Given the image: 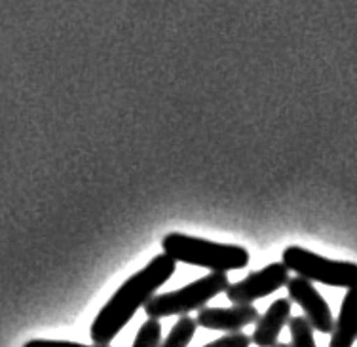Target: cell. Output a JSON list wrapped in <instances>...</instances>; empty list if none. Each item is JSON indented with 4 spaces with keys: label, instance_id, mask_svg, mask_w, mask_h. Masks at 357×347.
Returning a JSON list of instances; mask_svg holds the SVG:
<instances>
[{
    "label": "cell",
    "instance_id": "obj_9",
    "mask_svg": "<svg viewBox=\"0 0 357 347\" xmlns=\"http://www.w3.org/2000/svg\"><path fill=\"white\" fill-rule=\"evenodd\" d=\"M357 340V286L350 288L342 300L340 314L331 332L329 347H351Z\"/></svg>",
    "mask_w": 357,
    "mask_h": 347
},
{
    "label": "cell",
    "instance_id": "obj_2",
    "mask_svg": "<svg viewBox=\"0 0 357 347\" xmlns=\"http://www.w3.org/2000/svg\"><path fill=\"white\" fill-rule=\"evenodd\" d=\"M164 254L175 262L206 268L211 273H227L232 270H243L249 264V251L241 245L215 243L209 239L194 238L186 233H167L162 239Z\"/></svg>",
    "mask_w": 357,
    "mask_h": 347
},
{
    "label": "cell",
    "instance_id": "obj_12",
    "mask_svg": "<svg viewBox=\"0 0 357 347\" xmlns=\"http://www.w3.org/2000/svg\"><path fill=\"white\" fill-rule=\"evenodd\" d=\"M160 340H162V325H160V321L149 319L141 325L131 347H160Z\"/></svg>",
    "mask_w": 357,
    "mask_h": 347
},
{
    "label": "cell",
    "instance_id": "obj_8",
    "mask_svg": "<svg viewBox=\"0 0 357 347\" xmlns=\"http://www.w3.org/2000/svg\"><path fill=\"white\" fill-rule=\"evenodd\" d=\"M289 319H291V300H275L266 309V314L257 321L255 332L251 334V341L259 347H274L282 328L289 325Z\"/></svg>",
    "mask_w": 357,
    "mask_h": 347
},
{
    "label": "cell",
    "instance_id": "obj_14",
    "mask_svg": "<svg viewBox=\"0 0 357 347\" xmlns=\"http://www.w3.org/2000/svg\"><path fill=\"white\" fill-rule=\"evenodd\" d=\"M23 347H110V346H84V344H76V341H65V340H29Z\"/></svg>",
    "mask_w": 357,
    "mask_h": 347
},
{
    "label": "cell",
    "instance_id": "obj_10",
    "mask_svg": "<svg viewBox=\"0 0 357 347\" xmlns=\"http://www.w3.org/2000/svg\"><path fill=\"white\" fill-rule=\"evenodd\" d=\"M196 328H198L196 319L188 317V315H183L173 325L172 332L167 334V338L164 340V344H160V347H188L194 334H196Z\"/></svg>",
    "mask_w": 357,
    "mask_h": 347
},
{
    "label": "cell",
    "instance_id": "obj_4",
    "mask_svg": "<svg viewBox=\"0 0 357 347\" xmlns=\"http://www.w3.org/2000/svg\"><path fill=\"white\" fill-rule=\"evenodd\" d=\"M282 262L289 272H295L303 279L348 291L357 286V264L354 262L325 259L301 245L287 247L282 252Z\"/></svg>",
    "mask_w": 357,
    "mask_h": 347
},
{
    "label": "cell",
    "instance_id": "obj_1",
    "mask_svg": "<svg viewBox=\"0 0 357 347\" xmlns=\"http://www.w3.org/2000/svg\"><path fill=\"white\" fill-rule=\"evenodd\" d=\"M175 260L167 254H158L144 265L143 270L133 273L97 314L89 336L96 346H109L118 332L128 325L131 317L137 314L139 307L146 306V302L156 294L160 286L172 279L175 273Z\"/></svg>",
    "mask_w": 357,
    "mask_h": 347
},
{
    "label": "cell",
    "instance_id": "obj_11",
    "mask_svg": "<svg viewBox=\"0 0 357 347\" xmlns=\"http://www.w3.org/2000/svg\"><path fill=\"white\" fill-rule=\"evenodd\" d=\"M289 330H291V347H317L314 340V328L306 317H291Z\"/></svg>",
    "mask_w": 357,
    "mask_h": 347
},
{
    "label": "cell",
    "instance_id": "obj_6",
    "mask_svg": "<svg viewBox=\"0 0 357 347\" xmlns=\"http://www.w3.org/2000/svg\"><path fill=\"white\" fill-rule=\"evenodd\" d=\"M289 300L296 302L303 307L304 317L308 319L314 330L321 334H331L335 328V319L331 314L329 304L325 302L321 294L317 293L312 281L303 279V277H291L287 283Z\"/></svg>",
    "mask_w": 357,
    "mask_h": 347
},
{
    "label": "cell",
    "instance_id": "obj_13",
    "mask_svg": "<svg viewBox=\"0 0 357 347\" xmlns=\"http://www.w3.org/2000/svg\"><path fill=\"white\" fill-rule=\"evenodd\" d=\"M251 346V336L243 332H236V334H227L222 336L219 340L211 341L204 347H249Z\"/></svg>",
    "mask_w": 357,
    "mask_h": 347
},
{
    "label": "cell",
    "instance_id": "obj_15",
    "mask_svg": "<svg viewBox=\"0 0 357 347\" xmlns=\"http://www.w3.org/2000/svg\"><path fill=\"white\" fill-rule=\"evenodd\" d=\"M274 347H291V346H289V344H275Z\"/></svg>",
    "mask_w": 357,
    "mask_h": 347
},
{
    "label": "cell",
    "instance_id": "obj_7",
    "mask_svg": "<svg viewBox=\"0 0 357 347\" xmlns=\"http://www.w3.org/2000/svg\"><path fill=\"white\" fill-rule=\"evenodd\" d=\"M259 319H261L259 309L248 304V306L232 307H202L196 317V323H198V327L209 328V330L236 334Z\"/></svg>",
    "mask_w": 357,
    "mask_h": 347
},
{
    "label": "cell",
    "instance_id": "obj_3",
    "mask_svg": "<svg viewBox=\"0 0 357 347\" xmlns=\"http://www.w3.org/2000/svg\"><path fill=\"white\" fill-rule=\"evenodd\" d=\"M228 286H230V281L227 273H209L178 291L154 294L146 302L144 314L149 315V319L156 321L162 317H169V315L183 317L194 309H202L209 300H213L220 293H227Z\"/></svg>",
    "mask_w": 357,
    "mask_h": 347
},
{
    "label": "cell",
    "instance_id": "obj_5",
    "mask_svg": "<svg viewBox=\"0 0 357 347\" xmlns=\"http://www.w3.org/2000/svg\"><path fill=\"white\" fill-rule=\"evenodd\" d=\"M289 279H291L289 270L283 265V262H274L259 272L249 273L245 279L228 286L227 298L234 306H248V304H253L255 300L270 296L282 286H287Z\"/></svg>",
    "mask_w": 357,
    "mask_h": 347
}]
</instances>
